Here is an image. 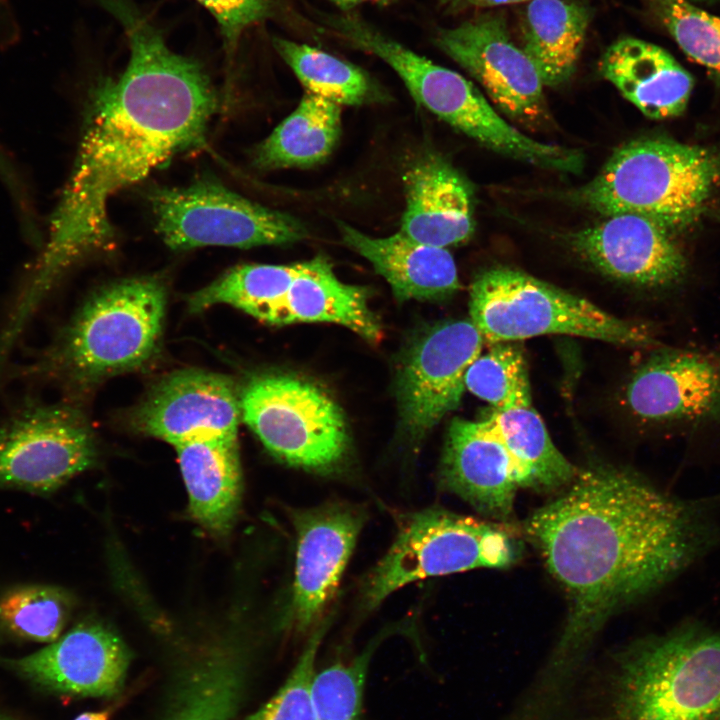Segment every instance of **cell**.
Listing matches in <instances>:
<instances>
[{
    "label": "cell",
    "mask_w": 720,
    "mask_h": 720,
    "mask_svg": "<svg viewBox=\"0 0 720 720\" xmlns=\"http://www.w3.org/2000/svg\"><path fill=\"white\" fill-rule=\"evenodd\" d=\"M565 488L525 522L569 602L562 633L531 686L550 704L566 700L613 614L720 547V492L682 498L610 465L578 468Z\"/></svg>",
    "instance_id": "1"
},
{
    "label": "cell",
    "mask_w": 720,
    "mask_h": 720,
    "mask_svg": "<svg viewBox=\"0 0 720 720\" xmlns=\"http://www.w3.org/2000/svg\"><path fill=\"white\" fill-rule=\"evenodd\" d=\"M102 2L123 27L130 57L121 74L97 80L90 91L71 174L25 285L35 300H43L73 264L112 242L110 197L200 146L217 108L198 61L171 50L130 1Z\"/></svg>",
    "instance_id": "2"
},
{
    "label": "cell",
    "mask_w": 720,
    "mask_h": 720,
    "mask_svg": "<svg viewBox=\"0 0 720 720\" xmlns=\"http://www.w3.org/2000/svg\"><path fill=\"white\" fill-rule=\"evenodd\" d=\"M608 720H720V632L689 617L617 658Z\"/></svg>",
    "instance_id": "3"
},
{
    "label": "cell",
    "mask_w": 720,
    "mask_h": 720,
    "mask_svg": "<svg viewBox=\"0 0 720 720\" xmlns=\"http://www.w3.org/2000/svg\"><path fill=\"white\" fill-rule=\"evenodd\" d=\"M166 300L164 283L153 276L99 289L30 372L82 388L143 367L159 349Z\"/></svg>",
    "instance_id": "4"
},
{
    "label": "cell",
    "mask_w": 720,
    "mask_h": 720,
    "mask_svg": "<svg viewBox=\"0 0 720 720\" xmlns=\"http://www.w3.org/2000/svg\"><path fill=\"white\" fill-rule=\"evenodd\" d=\"M720 180V155L667 137L618 147L573 199L605 216L633 213L673 233L694 224Z\"/></svg>",
    "instance_id": "5"
},
{
    "label": "cell",
    "mask_w": 720,
    "mask_h": 720,
    "mask_svg": "<svg viewBox=\"0 0 720 720\" xmlns=\"http://www.w3.org/2000/svg\"><path fill=\"white\" fill-rule=\"evenodd\" d=\"M469 296L470 320L490 344L563 334L637 348L661 346L645 328L513 268L480 272Z\"/></svg>",
    "instance_id": "6"
},
{
    "label": "cell",
    "mask_w": 720,
    "mask_h": 720,
    "mask_svg": "<svg viewBox=\"0 0 720 720\" xmlns=\"http://www.w3.org/2000/svg\"><path fill=\"white\" fill-rule=\"evenodd\" d=\"M521 554L522 543L504 524L425 509L402 521L363 585L362 602L371 610L414 582L476 568H507Z\"/></svg>",
    "instance_id": "7"
},
{
    "label": "cell",
    "mask_w": 720,
    "mask_h": 720,
    "mask_svg": "<svg viewBox=\"0 0 720 720\" xmlns=\"http://www.w3.org/2000/svg\"><path fill=\"white\" fill-rule=\"evenodd\" d=\"M240 411L266 449L288 465L330 474L347 458L343 411L310 381L288 374L256 376L240 392Z\"/></svg>",
    "instance_id": "8"
},
{
    "label": "cell",
    "mask_w": 720,
    "mask_h": 720,
    "mask_svg": "<svg viewBox=\"0 0 720 720\" xmlns=\"http://www.w3.org/2000/svg\"><path fill=\"white\" fill-rule=\"evenodd\" d=\"M149 201L157 232L174 250L285 245L308 236L299 219L253 202L209 176L183 187L157 188Z\"/></svg>",
    "instance_id": "9"
},
{
    "label": "cell",
    "mask_w": 720,
    "mask_h": 720,
    "mask_svg": "<svg viewBox=\"0 0 720 720\" xmlns=\"http://www.w3.org/2000/svg\"><path fill=\"white\" fill-rule=\"evenodd\" d=\"M95 458L93 434L70 405L29 404L0 423V489L49 494Z\"/></svg>",
    "instance_id": "10"
},
{
    "label": "cell",
    "mask_w": 720,
    "mask_h": 720,
    "mask_svg": "<svg viewBox=\"0 0 720 720\" xmlns=\"http://www.w3.org/2000/svg\"><path fill=\"white\" fill-rule=\"evenodd\" d=\"M434 42L480 83L508 118L528 127L547 120L542 79L531 59L512 40L502 13L487 12L441 29Z\"/></svg>",
    "instance_id": "11"
},
{
    "label": "cell",
    "mask_w": 720,
    "mask_h": 720,
    "mask_svg": "<svg viewBox=\"0 0 720 720\" xmlns=\"http://www.w3.org/2000/svg\"><path fill=\"white\" fill-rule=\"evenodd\" d=\"M485 343L471 320H449L428 329L410 347L397 382L402 427L421 440L455 410L465 374Z\"/></svg>",
    "instance_id": "12"
},
{
    "label": "cell",
    "mask_w": 720,
    "mask_h": 720,
    "mask_svg": "<svg viewBox=\"0 0 720 720\" xmlns=\"http://www.w3.org/2000/svg\"><path fill=\"white\" fill-rule=\"evenodd\" d=\"M673 232L642 215L620 213L573 233L570 244L601 274L647 290H670L684 281L687 260Z\"/></svg>",
    "instance_id": "13"
},
{
    "label": "cell",
    "mask_w": 720,
    "mask_h": 720,
    "mask_svg": "<svg viewBox=\"0 0 720 720\" xmlns=\"http://www.w3.org/2000/svg\"><path fill=\"white\" fill-rule=\"evenodd\" d=\"M640 420L698 425L720 420V353L656 348L625 388Z\"/></svg>",
    "instance_id": "14"
},
{
    "label": "cell",
    "mask_w": 720,
    "mask_h": 720,
    "mask_svg": "<svg viewBox=\"0 0 720 720\" xmlns=\"http://www.w3.org/2000/svg\"><path fill=\"white\" fill-rule=\"evenodd\" d=\"M240 392L231 378L182 369L162 378L133 414L144 434L173 446L201 437L237 436Z\"/></svg>",
    "instance_id": "15"
},
{
    "label": "cell",
    "mask_w": 720,
    "mask_h": 720,
    "mask_svg": "<svg viewBox=\"0 0 720 720\" xmlns=\"http://www.w3.org/2000/svg\"><path fill=\"white\" fill-rule=\"evenodd\" d=\"M296 559L291 622L297 633L312 629L333 599L365 523L344 504L296 510Z\"/></svg>",
    "instance_id": "16"
},
{
    "label": "cell",
    "mask_w": 720,
    "mask_h": 720,
    "mask_svg": "<svg viewBox=\"0 0 720 720\" xmlns=\"http://www.w3.org/2000/svg\"><path fill=\"white\" fill-rule=\"evenodd\" d=\"M129 657L116 633L100 623L83 622L30 655L0 661L57 692L111 696L124 682Z\"/></svg>",
    "instance_id": "17"
},
{
    "label": "cell",
    "mask_w": 720,
    "mask_h": 720,
    "mask_svg": "<svg viewBox=\"0 0 720 720\" xmlns=\"http://www.w3.org/2000/svg\"><path fill=\"white\" fill-rule=\"evenodd\" d=\"M440 482L483 515L506 522L523 488L516 462L486 418H454L448 428Z\"/></svg>",
    "instance_id": "18"
},
{
    "label": "cell",
    "mask_w": 720,
    "mask_h": 720,
    "mask_svg": "<svg viewBox=\"0 0 720 720\" xmlns=\"http://www.w3.org/2000/svg\"><path fill=\"white\" fill-rule=\"evenodd\" d=\"M406 206L400 232L431 246L448 248L474 232L473 192L446 160L426 157L404 175Z\"/></svg>",
    "instance_id": "19"
},
{
    "label": "cell",
    "mask_w": 720,
    "mask_h": 720,
    "mask_svg": "<svg viewBox=\"0 0 720 720\" xmlns=\"http://www.w3.org/2000/svg\"><path fill=\"white\" fill-rule=\"evenodd\" d=\"M600 74L645 116H679L690 98L694 80L661 47L634 37L611 44L599 61Z\"/></svg>",
    "instance_id": "20"
},
{
    "label": "cell",
    "mask_w": 720,
    "mask_h": 720,
    "mask_svg": "<svg viewBox=\"0 0 720 720\" xmlns=\"http://www.w3.org/2000/svg\"><path fill=\"white\" fill-rule=\"evenodd\" d=\"M344 244L367 259L399 301L441 300L460 288L455 261L446 248L415 241L400 231L373 237L338 222Z\"/></svg>",
    "instance_id": "21"
},
{
    "label": "cell",
    "mask_w": 720,
    "mask_h": 720,
    "mask_svg": "<svg viewBox=\"0 0 720 720\" xmlns=\"http://www.w3.org/2000/svg\"><path fill=\"white\" fill-rule=\"evenodd\" d=\"M194 520L223 536L240 507L242 472L237 436L201 437L174 446Z\"/></svg>",
    "instance_id": "22"
},
{
    "label": "cell",
    "mask_w": 720,
    "mask_h": 720,
    "mask_svg": "<svg viewBox=\"0 0 720 720\" xmlns=\"http://www.w3.org/2000/svg\"><path fill=\"white\" fill-rule=\"evenodd\" d=\"M295 322L340 324L372 342L381 337L367 290L340 281L323 255L307 261L286 295L280 325Z\"/></svg>",
    "instance_id": "23"
},
{
    "label": "cell",
    "mask_w": 720,
    "mask_h": 720,
    "mask_svg": "<svg viewBox=\"0 0 720 720\" xmlns=\"http://www.w3.org/2000/svg\"><path fill=\"white\" fill-rule=\"evenodd\" d=\"M592 18L579 0H530L521 21L522 49L545 86H558L574 73Z\"/></svg>",
    "instance_id": "24"
},
{
    "label": "cell",
    "mask_w": 720,
    "mask_h": 720,
    "mask_svg": "<svg viewBox=\"0 0 720 720\" xmlns=\"http://www.w3.org/2000/svg\"><path fill=\"white\" fill-rule=\"evenodd\" d=\"M341 132V105L305 92L296 109L256 148L263 170L310 167L333 151Z\"/></svg>",
    "instance_id": "25"
},
{
    "label": "cell",
    "mask_w": 720,
    "mask_h": 720,
    "mask_svg": "<svg viewBox=\"0 0 720 720\" xmlns=\"http://www.w3.org/2000/svg\"><path fill=\"white\" fill-rule=\"evenodd\" d=\"M306 266L307 261L236 266L193 293L187 302L189 310L201 312L226 304L263 322L280 325L286 295Z\"/></svg>",
    "instance_id": "26"
},
{
    "label": "cell",
    "mask_w": 720,
    "mask_h": 720,
    "mask_svg": "<svg viewBox=\"0 0 720 720\" xmlns=\"http://www.w3.org/2000/svg\"><path fill=\"white\" fill-rule=\"evenodd\" d=\"M487 419L516 462L523 488L553 491L573 480L578 468L554 445L532 405L494 409Z\"/></svg>",
    "instance_id": "27"
},
{
    "label": "cell",
    "mask_w": 720,
    "mask_h": 720,
    "mask_svg": "<svg viewBox=\"0 0 720 720\" xmlns=\"http://www.w3.org/2000/svg\"><path fill=\"white\" fill-rule=\"evenodd\" d=\"M273 45L308 93L341 106L362 105L381 97L369 75L351 63L283 38H274Z\"/></svg>",
    "instance_id": "28"
},
{
    "label": "cell",
    "mask_w": 720,
    "mask_h": 720,
    "mask_svg": "<svg viewBox=\"0 0 720 720\" xmlns=\"http://www.w3.org/2000/svg\"><path fill=\"white\" fill-rule=\"evenodd\" d=\"M74 607L72 595L51 585H19L0 594V631L51 643L61 636Z\"/></svg>",
    "instance_id": "29"
},
{
    "label": "cell",
    "mask_w": 720,
    "mask_h": 720,
    "mask_svg": "<svg viewBox=\"0 0 720 720\" xmlns=\"http://www.w3.org/2000/svg\"><path fill=\"white\" fill-rule=\"evenodd\" d=\"M465 388L495 410L531 404V389L524 354L511 342L492 343L465 374Z\"/></svg>",
    "instance_id": "30"
},
{
    "label": "cell",
    "mask_w": 720,
    "mask_h": 720,
    "mask_svg": "<svg viewBox=\"0 0 720 720\" xmlns=\"http://www.w3.org/2000/svg\"><path fill=\"white\" fill-rule=\"evenodd\" d=\"M384 636H377L349 661L335 662L314 675V720H360L368 667Z\"/></svg>",
    "instance_id": "31"
},
{
    "label": "cell",
    "mask_w": 720,
    "mask_h": 720,
    "mask_svg": "<svg viewBox=\"0 0 720 720\" xmlns=\"http://www.w3.org/2000/svg\"><path fill=\"white\" fill-rule=\"evenodd\" d=\"M682 51L720 84V17L687 0H644Z\"/></svg>",
    "instance_id": "32"
},
{
    "label": "cell",
    "mask_w": 720,
    "mask_h": 720,
    "mask_svg": "<svg viewBox=\"0 0 720 720\" xmlns=\"http://www.w3.org/2000/svg\"><path fill=\"white\" fill-rule=\"evenodd\" d=\"M326 629L325 623L313 631L287 680L247 720H314L311 686L317 652Z\"/></svg>",
    "instance_id": "33"
},
{
    "label": "cell",
    "mask_w": 720,
    "mask_h": 720,
    "mask_svg": "<svg viewBox=\"0 0 720 720\" xmlns=\"http://www.w3.org/2000/svg\"><path fill=\"white\" fill-rule=\"evenodd\" d=\"M215 18L224 42L233 49L241 35L263 20L271 11L273 0H196Z\"/></svg>",
    "instance_id": "34"
},
{
    "label": "cell",
    "mask_w": 720,
    "mask_h": 720,
    "mask_svg": "<svg viewBox=\"0 0 720 720\" xmlns=\"http://www.w3.org/2000/svg\"><path fill=\"white\" fill-rule=\"evenodd\" d=\"M528 1L530 0H436L441 10H443L447 14H459L470 10L497 7Z\"/></svg>",
    "instance_id": "35"
},
{
    "label": "cell",
    "mask_w": 720,
    "mask_h": 720,
    "mask_svg": "<svg viewBox=\"0 0 720 720\" xmlns=\"http://www.w3.org/2000/svg\"><path fill=\"white\" fill-rule=\"evenodd\" d=\"M110 713L108 711L84 712L78 715L74 720H109Z\"/></svg>",
    "instance_id": "36"
},
{
    "label": "cell",
    "mask_w": 720,
    "mask_h": 720,
    "mask_svg": "<svg viewBox=\"0 0 720 720\" xmlns=\"http://www.w3.org/2000/svg\"><path fill=\"white\" fill-rule=\"evenodd\" d=\"M343 10H349L367 0H330Z\"/></svg>",
    "instance_id": "37"
},
{
    "label": "cell",
    "mask_w": 720,
    "mask_h": 720,
    "mask_svg": "<svg viewBox=\"0 0 720 720\" xmlns=\"http://www.w3.org/2000/svg\"><path fill=\"white\" fill-rule=\"evenodd\" d=\"M6 10H7L6 0H0V13L5 12Z\"/></svg>",
    "instance_id": "38"
},
{
    "label": "cell",
    "mask_w": 720,
    "mask_h": 720,
    "mask_svg": "<svg viewBox=\"0 0 720 720\" xmlns=\"http://www.w3.org/2000/svg\"><path fill=\"white\" fill-rule=\"evenodd\" d=\"M374 1L377 2V3H379V4H381V5H388V4H391L392 2H394V1H396V0H374Z\"/></svg>",
    "instance_id": "39"
},
{
    "label": "cell",
    "mask_w": 720,
    "mask_h": 720,
    "mask_svg": "<svg viewBox=\"0 0 720 720\" xmlns=\"http://www.w3.org/2000/svg\"><path fill=\"white\" fill-rule=\"evenodd\" d=\"M714 217L720 222V210L714 212Z\"/></svg>",
    "instance_id": "40"
}]
</instances>
